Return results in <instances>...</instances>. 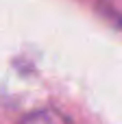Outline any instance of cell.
I'll return each instance as SVG.
<instances>
[{
    "mask_svg": "<svg viewBox=\"0 0 122 124\" xmlns=\"http://www.w3.org/2000/svg\"><path fill=\"white\" fill-rule=\"evenodd\" d=\"M20 124H72V122L55 109H41V111L28 113Z\"/></svg>",
    "mask_w": 122,
    "mask_h": 124,
    "instance_id": "6da1fadb",
    "label": "cell"
}]
</instances>
